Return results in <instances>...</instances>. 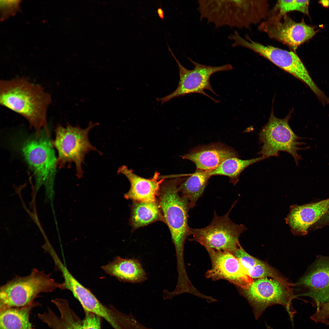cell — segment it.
I'll return each mask as SVG.
<instances>
[{
    "mask_svg": "<svg viewBox=\"0 0 329 329\" xmlns=\"http://www.w3.org/2000/svg\"><path fill=\"white\" fill-rule=\"evenodd\" d=\"M51 102L44 87L24 77L0 80V104L24 118L36 135L44 130L50 136L47 115Z\"/></svg>",
    "mask_w": 329,
    "mask_h": 329,
    "instance_id": "1",
    "label": "cell"
},
{
    "mask_svg": "<svg viewBox=\"0 0 329 329\" xmlns=\"http://www.w3.org/2000/svg\"><path fill=\"white\" fill-rule=\"evenodd\" d=\"M200 20L216 28L224 26L246 28L260 24L269 15L268 1L199 0Z\"/></svg>",
    "mask_w": 329,
    "mask_h": 329,
    "instance_id": "2",
    "label": "cell"
},
{
    "mask_svg": "<svg viewBox=\"0 0 329 329\" xmlns=\"http://www.w3.org/2000/svg\"><path fill=\"white\" fill-rule=\"evenodd\" d=\"M184 179L177 177L164 180L161 185L157 198L164 223L170 231L179 265L184 263V244L190 235L191 228L188 225V213L190 208L178 190L179 185Z\"/></svg>",
    "mask_w": 329,
    "mask_h": 329,
    "instance_id": "3",
    "label": "cell"
},
{
    "mask_svg": "<svg viewBox=\"0 0 329 329\" xmlns=\"http://www.w3.org/2000/svg\"><path fill=\"white\" fill-rule=\"evenodd\" d=\"M62 283L56 281L51 274L35 268L27 276H15L0 287V310L31 304L42 293L62 290Z\"/></svg>",
    "mask_w": 329,
    "mask_h": 329,
    "instance_id": "4",
    "label": "cell"
},
{
    "mask_svg": "<svg viewBox=\"0 0 329 329\" xmlns=\"http://www.w3.org/2000/svg\"><path fill=\"white\" fill-rule=\"evenodd\" d=\"M99 125L98 122L93 123L90 122L88 126L85 129L78 125L73 126L68 122L65 127L58 125L55 130V139L52 141L53 146L58 152L57 167L61 168L67 163L70 165L74 162L76 164V176L79 178L82 177L83 172L82 166L86 154L91 151L101 154L91 144L88 137L90 130Z\"/></svg>",
    "mask_w": 329,
    "mask_h": 329,
    "instance_id": "5",
    "label": "cell"
},
{
    "mask_svg": "<svg viewBox=\"0 0 329 329\" xmlns=\"http://www.w3.org/2000/svg\"><path fill=\"white\" fill-rule=\"evenodd\" d=\"M269 278L254 279L247 289H240L241 294L252 307L256 319L267 307L279 304L285 308L292 321L296 313L292 304V300L296 297L292 288L293 284Z\"/></svg>",
    "mask_w": 329,
    "mask_h": 329,
    "instance_id": "6",
    "label": "cell"
},
{
    "mask_svg": "<svg viewBox=\"0 0 329 329\" xmlns=\"http://www.w3.org/2000/svg\"><path fill=\"white\" fill-rule=\"evenodd\" d=\"M232 40L233 47H243L257 53L304 83L318 98L323 96L324 92L313 81L302 60L295 52L264 45L253 40L248 35H246L244 38L238 33L233 36Z\"/></svg>",
    "mask_w": 329,
    "mask_h": 329,
    "instance_id": "7",
    "label": "cell"
},
{
    "mask_svg": "<svg viewBox=\"0 0 329 329\" xmlns=\"http://www.w3.org/2000/svg\"><path fill=\"white\" fill-rule=\"evenodd\" d=\"M233 204L229 211L222 216L214 212V217L207 226L190 229L192 237L190 240L201 244L207 252L210 251L229 252L233 254L240 245L239 237L246 230L245 226L232 222L229 217Z\"/></svg>",
    "mask_w": 329,
    "mask_h": 329,
    "instance_id": "8",
    "label": "cell"
},
{
    "mask_svg": "<svg viewBox=\"0 0 329 329\" xmlns=\"http://www.w3.org/2000/svg\"><path fill=\"white\" fill-rule=\"evenodd\" d=\"M290 113L283 119H279L274 115L273 110L267 123L259 133V141L262 144L258 154L268 158L278 157L279 152L282 151L290 154L297 165L302 159L297 151L302 149L299 146L305 144L298 141L302 138L296 135L289 123Z\"/></svg>",
    "mask_w": 329,
    "mask_h": 329,
    "instance_id": "9",
    "label": "cell"
},
{
    "mask_svg": "<svg viewBox=\"0 0 329 329\" xmlns=\"http://www.w3.org/2000/svg\"><path fill=\"white\" fill-rule=\"evenodd\" d=\"M168 49L176 61L179 68V80L176 89L172 93L157 100L161 104L172 99L192 93H198L206 96L216 102L218 101L206 94L207 90L218 96L211 86L210 79L212 75L219 72L229 71L233 68L229 64L219 66L206 65L196 62L188 58L194 66V68L189 70L184 67L177 59L168 45Z\"/></svg>",
    "mask_w": 329,
    "mask_h": 329,
    "instance_id": "10",
    "label": "cell"
},
{
    "mask_svg": "<svg viewBox=\"0 0 329 329\" xmlns=\"http://www.w3.org/2000/svg\"><path fill=\"white\" fill-rule=\"evenodd\" d=\"M49 137L43 130L40 134L26 140L22 147L23 155L39 185H51L57 167Z\"/></svg>",
    "mask_w": 329,
    "mask_h": 329,
    "instance_id": "11",
    "label": "cell"
},
{
    "mask_svg": "<svg viewBox=\"0 0 329 329\" xmlns=\"http://www.w3.org/2000/svg\"><path fill=\"white\" fill-rule=\"evenodd\" d=\"M258 28L271 39L286 45L294 52L317 32L314 27L306 24L303 19L297 22L287 14L280 16L270 14L267 19L260 24Z\"/></svg>",
    "mask_w": 329,
    "mask_h": 329,
    "instance_id": "12",
    "label": "cell"
},
{
    "mask_svg": "<svg viewBox=\"0 0 329 329\" xmlns=\"http://www.w3.org/2000/svg\"><path fill=\"white\" fill-rule=\"evenodd\" d=\"M59 312L56 314L50 307L37 314L39 319L51 329H101V318L84 311L81 319L70 307L67 300L56 298L51 301Z\"/></svg>",
    "mask_w": 329,
    "mask_h": 329,
    "instance_id": "13",
    "label": "cell"
},
{
    "mask_svg": "<svg viewBox=\"0 0 329 329\" xmlns=\"http://www.w3.org/2000/svg\"><path fill=\"white\" fill-rule=\"evenodd\" d=\"M211 260V267L205 276L216 281L223 279L237 285L241 289H247L254 279L246 272L239 260L228 252H208Z\"/></svg>",
    "mask_w": 329,
    "mask_h": 329,
    "instance_id": "14",
    "label": "cell"
},
{
    "mask_svg": "<svg viewBox=\"0 0 329 329\" xmlns=\"http://www.w3.org/2000/svg\"><path fill=\"white\" fill-rule=\"evenodd\" d=\"M297 285L305 289L301 295L311 298L314 307L329 302V257L317 259Z\"/></svg>",
    "mask_w": 329,
    "mask_h": 329,
    "instance_id": "15",
    "label": "cell"
},
{
    "mask_svg": "<svg viewBox=\"0 0 329 329\" xmlns=\"http://www.w3.org/2000/svg\"><path fill=\"white\" fill-rule=\"evenodd\" d=\"M329 208V198L315 203L301 205H292L285 218L286 222L294 235H305Z\"/></svg>",
    "mask_w": 329,
    "mask_h": 329,
    "instance_id": "16",
    "label": "cell"
},
{
    "mask_svg": "<svg viewBox=\"0 0 329 329\" xmlns=\"http://www.w3.org/2000/svg\"><path fill=\"white\" fill-rule=\"evenodd\" d=\"M117 172L126 176L130 183V189L125 194V198L133 202H154L157 200L161 185L165 180L159 178V173L156 171L152 178L146 179L136 174L126 165L119 167Z\"/></svg>",
    "mask_w": 329,
    "mask_h": 329,
    "instance_id": "17",
    "label": "cell"
},
{
    "mask_svg": "<svg viewBox=\"0 0 329 329\" xmlns=\"http://www.w3.org/2000/svg\"><path fill=\"white\" fill-rule=\"evenodd\" d=\"M181 157L193 162L196 169L208 171L214 169L228 158L239 156L232 147L218 142L198 146Z\"/></svg>",
    "mask_w": 329,
    "mask_h": 329,
    "instance_id": "18",
    "label": "cell"
},
{
    "mask_svg": "<svg viewBox=\"0 0 329 329\" xmlns=\"http://www.w3.org/2000/svg\"><path fill=\"white\" fill-rule=\"evenodd\" d=\"M101 268L105 273L123 282L141 283L147 279L146 273L136 259L117 256Z\"/></svg>",
    "mask_w": 329,
    "mask_h": 329,
    "instance_id": "19",
    "label": "cell"
},
{
    "mask_svg": "<svg viewBox=\"0 0 329 329\" xmlns=\"http://www.w3.org/2000/svg\"><path fill=\"white\" fill-rule=\"evenodd\" d=\"M129 224L133 230L164 219L158 200L154 202H133L131 207Z\"/></svg>",
    "mask_w": 329,
    "mask_h": 329,
    "instance_id": "20",
    "label": "cell"
},
{
    "mask_svg": "<svg viewBox=\"0 0 329 329\" xmlns=\"http://www.w3.org/2000/svg\"><path fill=\"white\" fill-rule=\"evenodd\" d=\"M41 304L35 301L28 305L0 310V329H32L30 321L32 310Z\"/></svg>",
    "mask_w": 329,
    "mask_h": 329,
    "instance_id": "21",
    "label": "cell"
},
{
    "mask_svg": "<svg viewBox=\"0 0 329 329\" xmlns=\"http://www.w3.org/2000/svg\"><path fill=\"white\" fill-rule=\"evenodd\" d=\"M210 177L207 171L196 169L179 185V192L188 201L190 208L194 207L203 194Z\"/></svg>",
    "mask_w": 329,
    "mask_h": 329,
    "instance_id": "22",
    "label": "cell"
},
{
    "mask_svg": "<svg viewBox=\"0 0 329 329\" xmlns=\"http://www.w3.org/2000/svg\"><path fill=\"white\" fill-rule=\"evenodd\" d=\"M267 158L262 156L249 160H242L237 157H230L225 160L214 169L207 171L210 176L219 175L228 177L230 182L235 185L239 181L240 174L246 168Z\"/></svg>",
    "mask_w": 329,
    "mask_h": 329,
    "instance_id": "23",
    "label": "cell"
},
{
    "mask_svg": "<svg viewBox=\"0 0 329 329\" xmlns=\"http://www.w3.org/2000/svg\"><path fill=\"white\" fill-rule=\"evenodd\" d=\"M309 0H278L270 13L283 16L292 11H298L309 15Z\"/></svg>",
    "mask_w": 329,
    "mask_h": 329,
    "instance_id": "24",
    "label": "cell"
},
{
    "mask_svg": "<svg viewBox=\"0 0 329 329\" xmlns=\"http://www.w3.org/2000/svg\"><path fill=\"white\" fill-rule=\"evenodd\" d=\"M247 274L252 278L256 279L264 278H269L283 281H288L275 268L267 263L262 261L249 269Z\"/></svg>",
    "mask_w": 329,
    "mask_h": 329,
    "instance_id": "25",
    "label": "cell"
},
{
    "mask_svg": "<svg viewBox=\"0 0 329 329\" xmlns=\"http://www.w3.org/2000/svg\"><path fill=\"white\" fill-rule=\"evenodd\" d=\"M232 254L239 260L246 274L247 271L249 269L262 261V260L249 254L243 249L240 244Z\"/></svg>",
    "mask_w": 329,
    "mask_h": 329,
    "instance_id": "26",
    "label": "cell"
},
{
    "mask_svg": "<svg viewBox=\"0 0 329 329\" xmlns=\"http://www.w3.org/2000/svg\"><path fill=\"white\" fill-rule=\"evenodd\" d=\"M317 310L310 318L316 323L329 325V302L317 305Z\"/></svg>",
    "mask_w": 329,
    "mask_h": 329,
    "instance_id": "27",
    "label": "cell"
},
{
    "mask_svg": "<svg viewBox=\"0 0 329 329\" xmlns=\"http://www.w3.org/2000/svg\"><path fill=\"white\" fill-rule=\"evenodd\" d=\"M19 1H2L1 2L2 6V19L11 15L17 9Z\"/></svg>",
    "mask_w": 329,
    "mask_h": 329,
    "instance_id": "28",
    "label": "cell"
},
{
    "mask_svg": "<svg viewBox=\"0 0 329 329\" xmlns=\"http://www.w3.org/2000/svg\"><path fill=\"white\" fill-rule=\"evenodd\" d=\"M329 224V208L326 213L312 227L313 229H318Z\"/></svg>",
    "mask_w": 329,
    "mask_h": 329,
    "instance_id": "29",
    "label": "cell"
},
{
    "mask_svg": "<svg viewBox=\"0 0 329 329\" xmlns=\"http://www.w3.org/2000/svg\"><path fill=\"white\" fill-rule=\"evenodd\" d=\"M157 13L160 18L163 19H164V12L163 10L161 8H158L157 10Z\"/></svg>",
    "mask_w": 329,
    "mask_h": 329,
    "instance_id": "30",
    "label": "cell"
},
{
    "mask_svg": "<svg viewBox=\"0 0 329 329\" xmlns=\"http://www.w3.org/2000/svg\"><path fill=\"white\" fill-rule=\"evenodd\" d=\"M319 2L324 7H329V1L328 0L320 1Z\"/></svg>",
    "mask_w": 329,
    "mask_h": 329,
    "instance_id": "31",
    "label": "cell"
}]
</instances>
